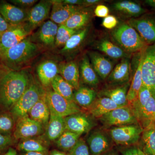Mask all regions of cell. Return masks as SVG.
I'll return each instance as SVG.
<instances>
[{"label":"cell","instance_id":"cell-1","mask_svg":"<svg viewBox=\"0 0 155 155\" xmlns=\"http://www.w3.org/2000/svg\"><path fill=\"white\" fill-rule=\"evenodd\" d=\"M32 79L26 70H10L0 83V111H10L29 86Z\"/></svg>","mask_w":155,"mask_h":155},{"label":"cell","instance_id":"cell-2","mask_svg":"<svg viewBox=\"0 0 155 155\" xmlns=\"http://www.w3.org/2000/svg\"><path fill=\"white\" fill-rule=\"evenodd\" d=\"M40 50L38 45L26 38L1 55L2 64L11 70H22L38 55Z\"/></svg>","mask_w":155,"mask_h":155},{"label":"cell","instance_id":"cell-3","mask_svg":"<svg viewBox=\"0 0 155 155\" xmlns=\"http://www.w3.org/2000/svg\"><path fill=\"white\" fill-rule=\"evenodd\" d=\"M45 93L43 87L32 79L28 88L10 112L16 120L28 116L31 109Z\"/></svg>","mask_w":155,"mask_h":155},{"label":"cell","instance_id":"cell-4","mask_svg":"<svg viewBox=\"0 0 155 155\" xmlns=\"http://www.w3.org/2000/svg\"><path fill=\"white\" fill-rule=\"evenodd\" d=\"M113 37L123 49L128 52L138 51L143 48L145 42L133 27L128 24H121L113 31Z\"/></svg>","mask_w":155,"mask_h":155},{"label":"cell","instance_id":"cell-5","mask_svg":"<svg viewBox=\"0 0 155 155\" xmlns=\"http://www.w3.org/2000/svg\"><path fill=\"white\" fill-rule=\"evenodd\" d=\"M46 98L50 110L58 116L65 118L82 112L75 102L67 100L53 90L46 91Z\"/></svg>","mask_w":155,"mask_h":155},{"label":"cell","instance_id":"cell-6","mask_svg":"<svg viewBox=\"0 0 155 155\" xmlns=\"http://www.w3.org/2000/svg\"><path fill=\"white\" fill-rule=\"evenodd\" d=\"M32 30L26 22L11 26L2 33L0 38V54L2 55L9 49L13 47L27 38Z\"/></svg>","mask_w":155,"mask_h":155},{"label":"cell","instance_id":"cell-7","mask_svg":"<svg viewBox=\"0 0 155 155\" xmlns=\"http://www.w3.org/2000/svg\"><path fill=\"white\" fill-rule=\"evenodd\" d=\"M143 131L141 126L134 124L113 127L110 130V134L116 144L130 146L138 142Z\"/></svg>","mask_w":155,"mask_h":155},{"label":"cell","instance_id":"cell-8","mask_svg":"<svg viewBox=\"0 0 155 155\" xmlns=\"http://www.w3.org/2000/svg\"><path fill=\"white\" fill-rule=\"evenodd\" d=\"M141 72L143 85L148 87L155 98V44L143 52Z\"/></svg>","mask_w":155,"mask_h":155},{"label":"cell","instance_id":"cell-9","mask_svg":"<svg viewBox=\"0 0 155 155\" xmlns=\"http://www.w3.org/2000/svg\"><path fill=\"white\" fill-rule=\"evenodd\" d=\"M43 125L28 116L16 120L13 136L16 140L38 137L45 132Z\"/></svg>","mask_w":155,"mask_h":155},{"label":"cell","instance_id":"cell-10","mask_svg":"<svg viewBox=\"0 0 155 155\" xmlns=\"http://www.w3.org/2000/svg\"><path fill=\"white\" fill-rule=\"evenodd\" d=\"M103 124L108 126H121L137 124V119L131 108L127 106L110 111L100 118Z\"/></svg>","mask_w":155,"mask_h":155},{"label":"cell","instance_id":"cell-11","mask_svg":"<svg viewBox=\"0 0 155 155\" xmlns=\"http://www.w3.org/2000/svg\"><path fill=\"white\" fill-rule=\"evenodd\" d=\"M110 137L102 130H95L92 132L87 139L91 155H102L111 148Z\"/></svg>","mask_w":155,"mask_h":155},{"label":"cell","instance_id":"cell-12","mask_svg":"<svg viewBox=\"0 0 155 155\" xmlns=\"http://www.w3.org/2000/svg\"><path fill=\"white\" fill-rule=\"evenodd\" d=\"M52 7L51 1H41L28 11L25 22L31 30L45 22L49 16Z\"/></svg>","mask_w":155,"mask_h":155},{"label":"cell","instance_id":"cell-13","mask_svg":"<svg viewBox=\"0 0 155 155\" xmlns=\"http://www.w3.org/2000/svg\"><path fill=\"white\" fill-rule=\"evenodd\" d=\"M66 129L78 134L89 132L94 126V122L89 116L82 112L64 118Z\"/></svg>","mask_w":155,"mask_h":155},{"label":"cell","instance_id":"cell-14","mask_svg":"<svg viewBox=\"0 0 155 155\" xmlns=\"http://www.w3.org/2000/svg\"><path fill=\"white\" fill-rule=\"evenodd\" d=\"M127 24L138 32L144 41L155 42V19L152 17L132 18Z\"/></svg>","mask_w":155,"mask_h":155},{"label":"cell","instance_id":"cell-15","mask_svg":"<svg viewBox=\"0 0 155 155\" xmlns=\"http://www.w3.org/2000/svg\"><path fill=\"white\" fill-rule=\"evenodd\" d=\"M0 14L11 26L26 22L28 11L7 2L0 4Z\"/></svg>","mask_w":155,"mask_h":155},{"label":"cell","instance_id":"cell-16","mask_svg":"<svg viewBox=\"0 0 155 155\" xmlns=\"http://www.w3.org/2000/svg\"><path fill=\"white\" fill-rule=\"evenodd\" d=\"M51 2L52 7L50 19L58 25L64 24L73 14L81 10L78 6L65 5L62 1H51Z\"/></svg>","mask_w":155,"mask_h":155},{"label":"cell","instance_id":"cell-17","mask_svg":"<svg viewBox=\"0 0 155 155\" xmlns=\"http://www.w3.org/2000/svg\"><path fill=\"white\" fill-rule=\"evenodd\" d=\"M59 66L55 61L46 60L37 67L36 71L42 86L48 87L51 85L53 79L59 74Z\"/></svg>","mask_w":155,"mask_h":155},{"label":"cell","instance_id":"cell-18","mask_svg":"<svg viewBox=\"0 0 155 155\" xmlns=\"http://www.w3.org/2000/svg\"><path fill=\"white\" fill-rule=\"evenodd\" d=\"M66 130L64 118L50 111L49 121L45 132L47 140L56 141Z\"/></svg>","mask_w":155,"mask_h":155},{"label":"cell","instance_id":"cell-19","mask_svg":"<svg viewBox=\"0 0 155 155\" xmlns=\"http://www.w3.org/2000/svg\"><path fill=\"white\" fill-rule=\"evenodd\" d=\"M130 74V61L128 58H123L112 70L108 76V80L114 85H123L128 82Z\"/></svg>","mask_w":155,"mask_h":155},{"label":"cell","instance_id":"cell-20","mask_svg":"<svg viewBox=\"0 0 155 155\" xmlns=\"http://www.w3.org/2000/svg\"><path fill=\"white\" fill-rule=\"evenodd\" d=\"M38 137L20 140L17 145V149L22 153L40 152L48 154V141Z\"/></svg>","mask_w":155,"mask_h":155},{"label":"cell","instance_id":"cell-21","mask_svg":"<svg viewBox=\"0 0 155 155\" xmlns=\"http://www.w3.org/2000/svg\"><path fill=\"white\" fill-rule=\"evenodd\" d=\"M28 115L31 119L42 124L46 129L50 117V110L47 102L46 93L31 109Z\"/></svg>","mask_w":155,"mask_h":155},{"label":"cell","instance_id":"cell-22","mask_svg":"<svg viewBox=\"0 0 155 155\" xmlns=\"http://www.w3.org/2000/svg\"><path fill=\"white\" fill-rule=\"evenodd\" d=\"M58 26L59 25L51 20L43 22L38 32L39 41L48 47L55 46Z\"/></svg>","mask_w":155,"mask_h":155},{"label":"cell","instance_id":"cell-23","mask_svg":"<svg viewBox=\"0 0 155 155\" xmlns=\"http://www.w3.org/2000/svg\"><path fill=\"white\" fill-rule=\"evenodd\" d=\"M119 107H122L116 104L110 99L102 97L96 99L88 109L92 116L100 118L110 111Z\"/></svg>","mask_w":155,"mask_h":155},{"label":"cell","instance_id":"cell-24","mask_svg":"<svg viewBox=\"0 0 155 155\" xmlns=\"http://www.w3.org/2000/svg\"><path fill=\"white\" fill-rule=\"evenodd\" d=\"M89 56L92 67L95 72L102 79H106L113 70L112 63L107 58L97 53H90Z\"/></svg>","mask_w":155,"mask_h":155},{"label":"cell","instance_id":"cell-25","mask_svg":"<svg viewBox=\"0 0 155 155\" xmlns=\"http://www.w3.org/2000/svg\"><path fill=\"white\" fill-rule=\"evenodd\" d=\"M59 74L76 90L79 88V72L78 66L74 61L59 66Z\"/></svg>","mask_w":155,"mask_h":155},{"label":"cell","instance_id":"cell-26","mask_svg":"<svg viewBox=\"0 0 155 155\" xmlns=\"http://www.w3.org/2000/svg\"><path fill=\"white\" fill-rule=\"evenodd\" d=\"M129 86V83L127 82L116 88L103 90L101 92V94L103 97L110 99L119 107H126L128 104L127 95Z\"/></svg>","mask_w":155,"mask_h":155},{"label":"cell","instance_id":"cell-27","mask_svg":"<svg viewBox=\"0 0 155 155\" xmlns=\"http://www.w3.org/2000/svg\"><path fill=\"white\" fill-rule=\"evenodd\" d=\"M141 134L143 147L140 149L146 155H155V124L145 127Z\"/></svg>","mask_w":155,"mask_h":155},{"label":"cell","instance_id":"cell-28","mask_svg":"<svg viewBox=\"0 0 155 155\" xmlns=\"http://www.w3.org/2000/svg\"><path fill=\"white\" fill-rule=\"evenodd\" d=\"M96 95L94 90L86 87H81L74 93L73 100L78 105L88 108L96 99Z\"/></svg>","mask_w":155,"mask_h":155},{"label":"cell","instance_id":"cell-29","mask_svg":"<svg viewBox=\"0 0 155 155\" xmlns=\"http://www.w3.org/2000/svg\"><path fill=\"white\" fill-rule=\"evenodd\" d=\"M52 89L58 94L69 101H74L73 87L67 82L61 75H57L51 83Z\"/></svg>","mask_w":155,"mask_h":155},{"label":"cell","instance_id":"cell-30","mask_svg":"<svg viewBox=\"0 0 155 155\" xmlns=\"http://www.w3.org/2000/svg\"><path fill=\"white\" fill-rule=\"evenodd\" d=\"M143 55L142 53L138 67L132 79L130 87L127 91V99L128 103L132 104L137 99L139 91L143 84L141 68L142 66Z\"/></svg>","mask_w":155,"mask_h":155},{"label":"cell","instance_id":"cell-31","mask_svg":"<svg viewBox=\"0 0 155 155\" xmlns=\"http://www.w3.org/2000/svg\"><path fill=\"white\" fill-rule=\"evenodd\" d=\"M80 70L81 78L84 83L93 86H96L99 83L98 78L87 56H84L81 60Z\"/></svg>","mask_w":155,"mask_h":155},{"label":"cell","instance_id":"cell-32","mask_svg":"<svg viewBox=\"0 0 155 155\" xmlns=\"http://www.w3.org/2000/svg\"><path fill=\"white\" fill-rule=\"evenodd\" d=\"M81 135L66 130L56 140L57 147L61 151L68 152L80 139Z\"/></svg>","mask_w":155,"mask_h":155},{"label":"cell","instance_id":"cell-33","mask_svg":"<svg viewBox=\"0 0 155 155\" xmlns=\"http://www.w3.org/2000/svg\"><path fill=\"white\" fill-rule=\"evenodd\" d=\"M91 16L90 13L88 11H82L81 9L73 14L64 25L70 29L77 31L83 28L87 24Z\"/></svg>","mask_w":155,"mask_h":155},{"label":"cell","instance_id":"cell-34","mask_svg":"<svg viewBox=\"0 0 155 155\" xmlns=\"http://www.w3.org/2000/svg\"><path fill=\"white\" fill-rule=\"evenodd\" d=\"M97 48L109 57L115 59L127 58L128 54L124 50L107 40H104L98 44Z\"/></svg>","mask_w":155,"mask_h":155},{"label":"cell","instance_id":"cell-35","mask_svg":"<svg viewBox=\"0 0 155 155\" xmlns=\"http://www.w3.org/2000/svg\"><path fill=\"white\" fill-rule=\"evenodd\" d=\"M114 7L116 11L130 17H137L143 14L145 11L138 4L128 1H121L115 3Z\"/></svg>","mask_w":155,"mask_h":155},{"label":"cell","instance_id":"cell-36","mask_svg":"<svg viewBox=\"0 0 155 155\" xmlns=\"http://www.w3.org/2000/svg\"><path fill=\"white\" fill-rule=\"evenodd\" d=\"M136 118L137 120L143 122L144 127L151 123L155 124V98L153 96Z\"/></svg>","mask_w":155,"mask_h":155},{"label":"cell","instance_id":"cell-37","mask_svg":"<svg viewBox=\"0 0 155 155\" xmlns=\"http://www.w3.org/2000/svg\"><path fill=\"white\" fill-rule=\"evenodd\" d=\"M16 120L10 111H0V133L13 136Z\"/></svg>","mask_w":155,"mask_h":155},{"label":"cell","instance_id":"cell-38","mask_svg":"<svg viewBox=\"0 0 155 155\" xmlns=\"http://www.w3.org/2000/svg\"><path fill=\"white\" fill-rule=\"evenodd\" d=\"M87 31V28H84L72 35L61 49V52H69L77 48L86 37Z\"/></svg>","mask_w":155,"mask_h":155},{"label":"cell","instance_id":"cell-39","mask_svg":"<svg viewBox=\"0 0 155 155\" xmlns=\"http://www.w3.org/2000/svg\"><path fill=\"white\" fill-rule=\"evenodd\" d=\"M77 31L70 29L64 24L59 25L56 35L55 46L64 47L71 37Z\"/></svg>","mask_w":155,"mask_h":155},{"label":"cell","instance_id":"cell-40","mask_svg":"<svg viewBox=\"0 0 155 155\" xmlns=\"http://www.w3.org/2000/svg\"><path fill=\"white\" fill-rule=\"evenodd\" d=\"M87 143L82 138H80L75 146L68 152L67 155H90Z\"/></svg>","mask_w":155,"mask_h":155},{"label":"cell","instance_id":"cell-41","mask_svg":"<svg viewBox=\"0 0 155 155\" xmlns=\"http://www.w3.org/2000/svg\"><path fill=\"white\" fill-rule=\"evenodd\" d=\"M16 141L13 136L4 135L0 133V155L5 153Z\"/></svg>","mask_w":155,"mask_h":155},{"label":"cell","instance_id":"cell-42","mask_svg":"<svg viewBox=\"0 0 155 155\" xmlns=\"http://www.w3.org/2000/svg\"><path fill=\"white\" fill-rule=\"evenodd\" d=\"M118 23V19L115 16L108 15L103 19L102 25L107 29H112L116 27Z\"/></svg>","mask_w":155,"mask_h":155},{"label":"cell","instance_id":"cell-43","mask_svg":"<svg viewBox=\"0 0 155 155\" xmlns=\"http://www.w3.org/2000/svg\"><path fill=\"white\" fill-rule=\"evenodd\" d=\"M10 2L19 8H28L32 7L38 1L37 0H11Z\"/></svg>","mask_w":155,"mask_h":155},{"label":"cell","instance_id":"cell-44","mask_svg":"<svg viewBox=\"0 0 155 155\" xmlns=\"http://www.w3.org/2000/svg\"><path fill=\"white\" fill-rule=\"evenodd\" d=\"M110 11L107 7L104 5H100L97 6L94 10L96 16L101 18H105L108 16Z\"/></svg>","mask_w":155,"mask_h":155},{"label":"cell","instance_id":"cell-45","mask_svg":"<svg viewBox=\"0 0 155 155\" xmlns=\"http://www.w3.org/2000/svg\"><path fill=\"white\" fill-rule=\"evenodd\" d=\"M122 155H139L138 147H131L123 150Z\"/></svg>","mask_w":155,"mask_h":155},{"label":"cell","instance_id":"cell-46","mask_svg":"<svg viewBox=\"0 0 155 155\" xmlns=\"http://www.w3.org/2000/svg\"><path fill=\"white\" fill-rule=\"evenodd\" d=\"M11 26L0 14V32L2 33H3L8 29Z\"/></svg>","mask_w":155,"mask_h":155},{"label":"cell","instance_id":"cell-47","mask_svg":"<svg viewBox=\"0 0 155 155\" xmlns=\"http://www.w3.org/2000/svg\"><path fill=\"white\" fill-rule=\"evenodd\" d=\"M62 2L65 5L72 6H79L83 5V1L80 0H64Z\"/></svg>","mask_w":155,"mask_h":155},{"label":"cell","instance_id":"cell-48","mask_svg":"<svg viewBox=\"0 0 155 155\" xmlns=\"http://www.w3.org/2000/svg\"><path fill=\"white\" fill-rule=\"evenodd\" d=\"M10 70V69H8L4 64H0V83L3 77Z\"/></svg>","mask_w":155,"mask_h":155},{"label":"cell","instance_id":"cell-49","mask_svg":"<svg viewBox=\"0 0 155 155\" xmlns=\"http://www.w3.org/2000/svg\"><path fill=\"white\" fill-rule=\"evenodd\" d=\"M100 1L98 0H84L83 1V5L84 6H91L95 5L99 3Z\"/></svg>","mask_w":155,"mask_h":155},{"label":"cell","instance_id":"cell-50","mask_svg":"<svg viewBox=\"0 0 155 155\" xmlns=\"http://www.w3.org/2000/svg\"><path fill=\"white\" fill-rule=\"evenodd\" d=\"M3 155H18L17 154V150L13 148L12 147H10Z\"/></svg>","mask_w":155,"mask_h":155},{"label":"cell","instance_id":"cell-51","mask_svg":"<svg viewBox=\"0 0 155 155\" xmlns=\"http://www.w3.org/2000/svg\"><path fill=\"white\" fill-rule=\"evenodd\" d=\"M49 155H67L66 153L57 150H53L51 151Z\"/></svg>","mask_w":155,"mask_h":155},{"label":"cell","instance_id":"cell-52","mask_svg":"<svg viewBox=\"0 0 155 155\" xmlns=\"http://www.w3.org/2000/svg\"><path fill=\"white\" fill-rule=\"evenodd\" d=\"M18 155H48L45 153L40 152H27L21 153Z\"/></svg>","mask_w":155,"mask_h":155},{"label":"cell","instance_id":"cell-53","mask_svg":"<svg viewBox=\"0 0 155 155\" xmlns=\"http://www.w3.org/2000/svg\"><path fill=\"white\" fill-rule=\"evenodd\" d=\"M146 3L150 6L155 8V0H148L146 1Z\"/></svg>","mask_w":155,"mask_h":155},{"label":"cell","instance_id":"cell-54","mask_svg":"<svg viewBox=\"0 0 155 155\" xmlns=\"http://www.w3.org/2000/svg\"><path fill=\"white\" fill-rule=\"evenodd\" d=\"M102 155H119L118 154L114 152H107L105 153L104 154Z\"/></svg>","mask_w":155,"mask_h":155},{"label":"cell","instance_id":"cell-55","mask_svg":"<svg viewBox=\"0 0 155 155\" xmlns=\"http://www.w3.org/2000/svg\"><path fill=\"white\" fill-rule=\"evenodd\" d=\"M138 152L139 155H146L141 150L140 148L138 147Z\"/></svg>","mask_w":155,"mask_h":155},{"label":"cell","instance_id":"cell-56","mask_svg":"<svg viewBox=\"0 0 155 155\" xmlns=\"http://www.w3.org/2000/svg\"><path fill=\"white\" fill-rule=\"evenodd\" d=\"M2 64V56H1V54H0V64Z\"/></svg>","mask_w":155,"mask_h":155},{"label":"cell","instance_id":"cell-57","mask_svg":"<svg viewBox=\"0 0 155 155\" xmlns=\"http://www.w3.org/2000/svg\"><path fill=\"white\" fill-rule=\"evenodd\" d=\"M1 35H2V33H1V32H0V38H1Z\"/></svg>","mask_w":155,"mask_h":155}]
</instances>
